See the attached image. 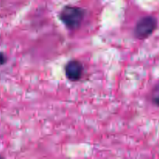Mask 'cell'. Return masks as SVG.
I'll use <instances>...</instances> for the list:
<instances>
[{"instance_id":"cell-1","label":"cell","mask_w":159,"mask_h":159,"mask_svg":"<svg viewBox=\"0 0 159 159\" xmlns=\"http://www.w3.org/2000/svg\"><path fill=\"white\" fill-rule=\"evenodd\" d=\"M85 16V10L75 6H66L59 13V19L68 29L74 30L80 27Z\"/></svg>"},{"instance_id":"cell-2","label":"cell","mask_w":159,"mask_h":159,"mask_svg":"<svg viewBox=\"0 0 159 159\" xmlns=\"http://www.w3.org/2000/svg\"><path fill=\"white\" fill-rule=\"evenodd\" d=\"M158 26V20L153 16L141 17L135 25L134 34L138 40H144L150 37Z\"/></svg>"},{"instance_id":"cell-3","label":"cell","mask_w":159,"mask_h":159,"mask_svg":"<svg viewBox=\"0 0 159 159\" xmlns=\"http://www.w3.org/2000/svg\"><path fill=\"white\" fill-rule=\"evenodd\" d=\"M83 65L77 60H71L65 65V75L68 80L71 82H78L80 80L83 75Z\"/></svg>"},{"instance_id":"cell-4","label":"cell","mask_w":159,"mask_h":159,"mask_svg":"<svg viewBox=\"0 0 159 159\" xmlns=\"http://www.w3.org/2000/svg\"><path fill=\"white\" fill-rule=\"evenodd\" d=\"M152 101L155 106L159 107V80L152 91Z\"/></svg>"},{"instance_id":"cell-5","label":"cell","mask_w":159,"mask_h":159,"mask_svg":"<svg viewBox=\"0 0 159 159\" xmlns=\"http://www.w3.org/2000/svg\"><path fill=\"white\" fill-rule=\"evenodd\" d=\"M6 61H7V58H6V55L2 52L0 51V66L5 65L6 63Z\"/></svg>"}]
</instances>
